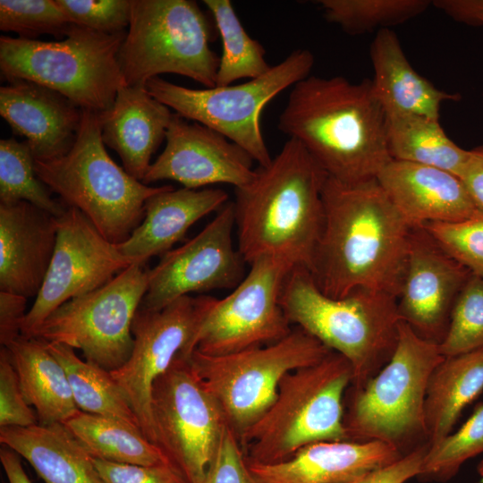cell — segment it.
<instances>
[{"instance_id":"6da1fadb","label":"cell","mask_w":483,"mask_h":483,"mask_svg":"<svg viewBox=\"0 0 483 483\" xmlns=\"http://www.w3.org/2000/svg\"><path fill=\"white\" fill-rule=\"evenodd\" d=\"M324 225L310 273L327 296L369 290L398 298L412 228L377 179L348 184L327 176Z\"/></svg>"},{"instance_id":"7a4b0ae2","label":"cell","mask_w":483,"mask_h":483,"mask_svg":"<svg viewBox=\"0 0 483 483\" xmlns=\"http://www.w3.org/2000/svg\"><path fill=\"white\" fill-rule=\"evenodd\" d=\"M277 127L343 183L374 180L391 160L386 114L372 80L309 75L292 87Z\"/></svg>"},{"instance_id":"3957f363","label":"cell","mask_w":483,"mask_h":483,"mask_svg":"<svg viewBox=\"0 0 483 483\" xmlns=\"http://www.w3.org/2000/svg\"><path fill=\"white\" fill-rule=\"evenodd\" d=\"M327 176L289 139L250 184L235 189L237 248L248 265L269 256L310 271L324 225Z\"/></svg>"},{"instance_id":"277c9868","label":"cell","mask_w":483,"mask_h":483,"mask_svg":"<svg viewBox=\"0 0 483 483\" xmlns=\"http://www.w3.org/2000/svg\"><path fill=\"white\" fill-rule=\"evenodd\" d=\"M280 304L291 325L348 360L353 370L351 386L372 378L396 348L402 320L392 294L356 290L332 298L318 288L309 269L295 267L284 279Z\"/></svg>"},{"instance_id":"5b68a950","label":"cell","mask_w":483,"mask_h":483,"mask_svg":"<svg viewBox=\"0 0 483 483\" xmlns=\"http://www.w3.org/2000/svg\"><path fill=\"white\" fill-rule=\"evenodd\" d=\"M352 378L351 363L333 351L285 375L272 405L240 438L247 462L275 463L313 443L348 440L344 396Z\"/></svg>"},{"instance_id":"8992f818","label":"cell","mask_w":483,"mask_h":483,"mask_svg":"<svg viewBox=\"0 0 483 483\" xmlns=\"http://www.w3.org/2000/svg\"><path fill=\"white\" fill-rule=\"evenodd\" d=\"M444 359L438 343L425 340L401 321L390 360L344 396L343 425L348 440H378L403 455L428 445L425 399L429 377Z\"/></svg>"},{"instance_id":"52a82bcc","label":"cell","mask_w":483,"mask_h":483,"mask_svg":"<svg viewBox=\"0 0 483 483\" xmlns=\"http://www.w3.org/2000/svg\"><path fill=\"white\" fill-rule=\"evenodd\" d=\"M35 170L67 207L81 211L109 242L129 238L143 220L145 203L167 185L149 186L129 174L108 155L98 114L82 110L78 134L64 156L35 160Z\"/></svg>"},{"instance_id":"ba28073f","label":"cell","mask_w":483,"mask_h":483,"mask_svg":"<svg viewBox=\"0 0 483 483\" xmlns=\"http://www.w3.org/2000/svg\"><path fill=\"white\" fill-rule=\"evenodd\" d=\"M126 31L103 33L70 24L54 41L0 37V70L7 80H27L51 89L80 107L100 114L125 86L118 54Z\"/></svg>"},{"instance_id":"9c48e42d","label":"cell","mask_w":483,"mask_h":483,"mask_svg":"<svg viewBox=\"0 0 483 483\" xmlns=\"http://www.w3.org/2000/svg\"><path fill=\"white\" fill-rule=\"evenodd\" d=\"M216 26L192 0H132L118 62L125 86H145L174 73L216 87L219 56L210 47Z\"/></svg>"},{"instance_id":"30bf717a","label":"cell","mask_w":483,"mask_h":483,"mask_svg":"<svg viewBox=\"0 0 483 483\" xmlns=\"http://www.w3.org/2000/svg\"><path fill=\"white\" fill-rule=\"evenodd\" d=\"M315 63L307 49H296L265 74L225 87L190 89L154 77L147 91L175 114L203 124L243 148L258 165L272 158L260 129V114L275 97L309 76Z\"/></svg>"},{"instance_id":"8fae6325","label":"cell","mask_w":483,"mask_h":483,"mask_svg":"<svg viewBox=\"0 0 483 483\" xmlns=\"http://www.w3.org/2000/svg\"><path fill=\"white\" fill-rule=\"evenodd\" d=\"M330 352L295 326L273 343L222 355L193 350L188 360L240 440L272 405L285 375L321 360Z\"/></svg>"},{"instance_id":"7c38bea8","label":"cell","mask_w":483,"mask_h":483,"mask_svg":"<svg viewBox=\"0 0 483 483\" xmlns=\"http://www.w3.org/2000/svg\"><path fill=\"white\" fill-rule=\"evenodd\" d=\"M148 268L133 263L102 287L57 308L32 337L79 349L108 371L130 358L132 321L147 292Z\"/></svg>"},{"instance_id":"4fadbf2b","label":"cell","mask_w":483,"mask_h":483,"mask_svg":"<svg viewBox=\"0 0 483 483\" xmlns=\"http://www.w3.org/2000/svg\"><path fill=\"white\" fill-rule=\"evenodd\" d=\"M151 411L157 446L189 483H203L226 421L188 356L154 382Z\"/></svg>"},{"instance_id":"5bb4252c","label":"cell","mask_w":483,"mask_h":483,"mask_svg":"<svg viewBox=\"0 0 483 483\" xmlns=\"http://www.w3.org/2000/svg\"><path fill=\"white\" fill-rule=\"evenodd\" d=\"M223 299L213 297L194 340V350L222 355L275 343L292 326L280 304L284 279L293 267L269 256L257 258Z\"/></svg>"},{"instance_id":"9a60e30c","label":"cell","mask_w":483,"mask_h":483,"mask_svg":"<svg viewBox=\"0 0 483 483\" xmlns=\"http://www.w3.org/2000/svg\"><path fill=\"white\" fill-rule=\"evenodd\" d=\"M212 299L190 295L157 310L139 308L131 326V354L123 366L110 371L131 404L141 432L155 445L153 384L180 354L189 356L194 350L195 336Z\"/></svg>"},{"instance_id":"2e32d148","label":"cell","mask_w":483,"mask_h":483,"mask_svg":"<svg viewBox=\"0 0 483 483\" xmlns=\"http://www.w3.org/2000/svg\"><path fill=\"white\" fill-rule=\"evenodd\" d=\"M133 264L78 208L58 217L55 251L43 284L22 323L21 336L32 337L66 301L95 291Z\"/></svg>"},{"instance_id":"e0dca14e","label":"cell","mask_w":483,"mask_h":483,"mask_svg":"<svg viewBox=\"0 0 483 483\" xmlns=\"http://www.w3.org/2000/svg\"><path fill=\"white\" fill-rule=\"evenodd\" d=\"M233 202H227L197 235L161 256L148 268L140 309L157 310L191 293L233 289L245 276L246 261L235 248Z\"/></svg>"},{"instance_id":"ac0fdd59","label":"cell","mask_w":483,"mask_h":483,"mask_svg":"<svg viewBox=\"0 0 483 483\" xmlns=\"http://www.w3.org/2000/svg\"><path fill=\"white\" fill-rule=\"evenodd\" d=\"M471 272L448 255L424 227L412 228L397 308L419 337L440 344L455 301Z\"/></svg>"},{"instance_id":"d6986e66","label":"cell","mask_w":483,"mask_h":483,"mask_svg":"<svg viewBox=\"0 0 483 483\" xmlns=\"http://www.w3.org/2000/svg\"><path fill=\"white\" fill-rule=\"evenodd\" d=\"M165 147L147 171L142 182L175 181L188 189L225 183L239 189L257 175L254 160L221 133L173 114Z\"/></svg>"},{"instance_id":"ffe728a7","label":"cell","mask_w":483,"mask_h":483,"mask_svg":"<svg viewBox=\"0 0 483 483\" xmlns=\"http://www.w3.org/2000/svg\"><path fill=\"white\" fill-rule=\"evenodd\" d=\"M58 217L27 202L0 203V291L36 297L48 270Z\"/></svg>"},{"instance_id":"44dd1931","label":"cell","mask_w":483,"mask_h":483,"mask_svg":"<svg viewBox=\"0 0 483 483\" xmlns=\"http://www.w3.org/2000/svg\"><path fill=\"white\" fill-rule=\"evenodd\" d=\"M0 88V114L15 134L26 138L35 160L65 155L75 142L82 110L60 93L14 79Z\"/></svg>"},{"instance_id":"7402d4cb","label":"cell","mask_w":483,"mask_h":483,"mask_svg":"<svg viewBox=\"0 0 483 483\" xmlns=\"http://www.w3.org/2000/svg\"><path fill=\"white\" fill-rule=\"evenodd\" d=\"M402 456L396 447L378 440L322 441L278 462L247 464L257 483H352Z\"/></svg>"},{"instance_id":"603a6c76","label":"cell","mask_w":483,"mask_h":483,"mask_svg":"<svg viewBox=\"0 0 483 483\" xmlns=\"http://www.w3.org/2000/svg\"><path fill=\"white\" fill-rule=\"evenodd\" d=\"M376 179L411 228L461 221L479 209L462 181L436 167L391 159Z\"/></svg>"},{"instance_id":"cb8c5ba5","label":"cell","mask_w":483,"mask_h":483,"mask_svg":"<svg viewBox=\"0 0 483 483\" xmlns=\"http://www.w3.org/2000/svg\"><path fill=\"white\" fill-rule=\"evenodd\" d=\"M227 202L228 194L222 189L175 190L167 185L146 201L143 220L117 248L132 263L145 265L174 249L196 222Z\"/></svg>"},{"instance_id":"d4e9b609","label":"cell","mask_w":483,"mask_h":483,"mask_svg":"<svg viewBox=\"0 0 483 483\" xmlns=\"http://www.w3.org/2000/svg\"><path fill=\"white\" fill-rule=\"evenodd\" d=\"M173 114L145 86H123L112 106L98 114L102 140L118 153L123 169L142 182Z\"/></svg>"},{"instance_id":"484cf974","label":"cell","mask_w":483,"mask_h":483,"mask_svg":"<svg viewBox=\"0 0 483 483\" xmlns=\"http://www.w3.org/2000/svg\"><path fill=\"white\" fill-rule=\"evenodd\" d=\"M369 54L374 90L386 115L411 114L438 120L442 103L460 98V95L437 89L418 73L390 29L377 32Z\"/></svg>"},{"instance_id":"4316f807","label":"cell","mask_w":483,"mask_h":483,"mask_svg":"<svg viewBox=\"0 0 483 483\" xmlns=\"http://www.w3.org/2000/svg\"><path fill=\"white\" fill-rule=\"evenodd\" d=\"M0 442L23 457L44 483H104L93 457L64 423L2 427Z\"/></svg>"},{"instance_id":"83f0119b","label":"cell","mask_w":483,"mask_h":483,"mask_svg":"<svg viewBox=\"0 0 483 483\" xmlns=\"http://www.w3.org/2000/svg\"><path fill=\"white\" fill-rule=\"evenodd\" d=\"M4 347L25 400L35 408L39 424L64 423L80 411L65 370L48 350L46 341L21 335Z\"/></svg>"},{"instance_id":"f1b7e54d","label":"cell","mask_w":483,"mask_h":483,"mask_svg":"<svg viewBox=\"0 0 483 483\" xmlns=\"http://www.w3.org/2000/svg\"><path fill=\"white\" fill-rule=\"evenodd\" d=\"M483 391V350L444 356L427 387L425 425L435 445L451 431L463 409Z\"/></svg>"},{"instance_id":"f546056e","label":"cell","mask_w":483,"mask_h":483,"mask_svg":"<svg viewBox=\"0 0 483 483\" xmlns=\"http://www.w3.org/2000/svg\"><path fill=\"white\" fill-rule=\"evenodd\" d=\"M386 140L391 159L447 171L461 179L470 150L456 145L439 121L411 114L386 115Z\"/></svg>"},{"instance_id":"4dcf8cb0","label":"cell","mask_w":483,"mask_h":483,"mask_svg":"<svg viewBox=\"0 0 483 483\" xmlns=\"http://www.w3.org/2000/svg\"><path fill=\"white\" fill-rule=\"evenodd\" d=\"M64 424L94 458L138 465L171 463L140 428L123 420L80 411Z\"/></svg>"},{"instance_id":"1f68e13d","label":"cell","mask_w":483,"mask_h":483,"mask_svg":"<svg viewBox=\"0 0 483 483\" xmlns=\"http://www.w3.org/2000/svg\"><path fill=\"white\" fill-rule=\"evenodd\" d=\"M47 348L64 367L78 409L81 411L114 418L135 428L138 419L110 371L80 359L74 349L59 343Z\"/></svg>"},{"instance_id":"d6a6232c","label":"cell","mask_w":483,"mask_h":483,"mask_svg":"<svg viewBox=\"0 0 483 483\" xmlns=\"http://www.w3.org/2000/svg\"><path fill=\"white\" fill-rule=\"evenodd\" d=\"M222 40V55L216 87H225L241 79H255L271 66L266 50L245 30L230 0H204Z\"/></svg>"},{"instance_id":"836d02e7","label":"cell","mask_w":483,"mask_h":483,"mask_svg":"<svg viewBox=\"0 0 483 483\" xmlns=\"http://www.w3.org/2000/svg\"><path fill=\"white\" fill-rule=\"evenodd\" d=\"M27 201L54 216L68 207L51 196V191L35 170V158L28 142L13 138L0 140V203Z\"/></svg>"},{"instance_id":"e575fe53","label":"cell","mask_w":483,"mask_h":483,"mask_svg":"<svg viewBox=\"0 0 483 483\" xmlns=\"http://www.w3.org/2000/svg\"><path fill=\"white\" fill-rule=\"evenodd\" d=\"M325 18L358 35L403 23L424 13L428 0H320Z\"/></svg>"},{"instance_id":"d590c367","label":"cell","mask_w":483,"mask_h":483,"mask_svg":"<svg viewBox=\"0 0 483 483\" xmlns=\"http://www.w3.org/2000/svg\"><path fill=\"white\" fill-rule=\"evenodd\" d=\"M483 453V403L453 434L429 445L417 476L422 482H446L469 459Z\"/></svg>"},{"instance_id":"8d00e7d4","label":"cell","mask_w":483,"mask_h":483,"mask_svg":"<svg viewBox=\"0 0 483 483\" xmlns=\"http://www.w3.org/2000/svg\"><path fill=\"white\" fill-rule=\"evenodd\" d=\"M439 347L444 356L483 350V276L471 274L467 280Z\"/></svg>"},{"instance_id":"74e56055","label":"cell","mask_w":483,"mask_h":483,"mask_svg":"<svg viewBox=\"0 0 483 483\" xmlns=\"http://www.w3.org/2000/svg\"><path fill=\"white\" fill-rule=\"evenodd\" d=\"M69 21L55 0H1L0 30L36 39L43 34L65 36Z\"/></svg>"},{"instance_id":"f35d334b","label":"cell","mask_w":483,"mask_h":483,"mask_svg":"<svg viewBox=\"0 0 483 483\" xmlns=\"http://www.w3.org/2000/svg\"><path fill=\"white\" fill-rule=\"evenodd\" d=\"M439 246L471 274L483 276V210L451 223L423 225Z\"/></svg>"},{"instance_id":"ab89813d","label":"cell","mask_w":483,"mask_h":483,"mask_svg":"<svg viewBox=\"0 0 483 483\" xmlns=\"http://www.w3.org/2000/svg\"><path fill=\"white\" fill-rule=\"evenodd\" d=\"M72 24L103 33L129 27L132 0H55Z\"/></svg>"},{"instance_id":"60d3db41","label":"cell","mask_w":483,"mask_h":483,"mask_svg":"<svg viewBox=\"0 0 483 483\" xmlns=\"http://www.w3.org/2000/svg\"><path fill=\"white\" fill-rule=\"evenodd\" d=\"M25 400L19 377L6 347L0 350V427L38 424L37 414Z\"/></svg>"},{"instance_id":"b9f144b4","label":"cell","mask_w":483,"mask_h":483,"mask_svg":"<svg viewBox=\"0 0 483 483\" xmlns=\"http://www.w3.org/2000/svg\"><path fill=\"white\" fill-rule=\"evenodd\" d=\"M203 483H257L240 440L227 424Z\"/></svg>"},{"instance_id":"7bdbcfd3","label":"cell","mask_w":483,"mask_h":483,"mask_svg":"<svg viewBox=\"0 0 483 483\" xmlns=\"http://www.w3.org/2000/svg\"><path fill=\"white\" fill-rule=\"evenodd\" d=\"M93 462L104 483H189L171 463L138 465L94 457Z\"/></svg>"},{"instance_id":"ee69618b","label":"cell","mask_w":483,"mask_h":483,"mask_svg":"<svg viewBox=\"0 0 483 483\" xmlns=\"http://www.w3.org/2000/svg\"><path fill=\"white\" fill-rule=\"evenodd\" d=\"M425 445L352 483H405L417 477L428 450Z\"/></svg>"},{"instance_id":"f6af8a7d","label":"cell","mask_w":483,"mask_h":483,"mask_svg":"<svg viewBox=\"0 0 483 483\" xmlns=\"http://www.w3.org/2000/svg\"><path fill=\"white\" fill-rule=\"evenodd\" d=\"M27 298L0 291V343L7 346L21 335Z\"/></svg>"},{"instance_id":"bcb514c9","label":"cell","mask_w":483,"mask_h":483,"mask_svg":"<svg viewBox=\"0 0 483 483\" xmlns=\"http://www.w3.org/2000/svg\"><path fill=\"white\" fill-rule=\"evenodd\" d=\"M461 180L477 208L483 210V144L470 150V157Z\"/></svg>"},{"instance_id":"7dc6e473","label":"cell","mask_w":483,"mask_h":483,"mask_svg":"<svg viewBox=\"0 0 483 483\" xmlns=\"http://www.w3.org/2000/svg\"><path fill=\"white\" fill-rule=\"evenodd\" d=\"M0 461L8 483H31L18 454L4 445L0 448Z\"/></svg>"},{"instance_id":"c3c4849f","label":"cell","mask_w":483,"mask_h":483,"mask_svg":"<svg viewBox=\"0 0 483 483\" xmlns=\"http://www.w3.org/2000/svg\"><path fill=\"white\" fill-rule=\"evenodd\" d=\"M478 473L480 477H483V460L478 465Z\"/></svg>"}]
</instances>
